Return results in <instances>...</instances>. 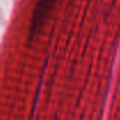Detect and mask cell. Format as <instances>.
<instances>
[{"label": "cell", "mask_w": 120, "mask_h": 120, "mask_svg": "<svg viewBox=\"0 0 120 120\" xmlns=\"http://www.w3.org/2000/svg\"><path fill=\"white\" fill-rule=\"evenodd\" d=\"M57 0H38L29 28V40L33 41L42 30Z\"/></svg>", "instance_id": "obj_1"}]
</instances>
